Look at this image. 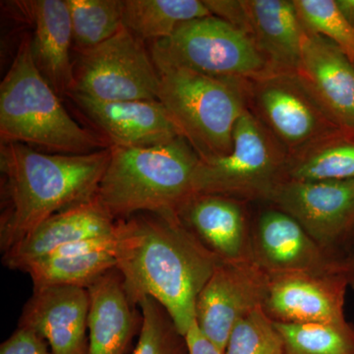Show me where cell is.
I'll return each mask as SVG.
<instances>
[{"instance_id":"cell-3","label":"cell","mask_w":354,"mask_h":354,"mask_svg":"<svg viewBox=\"0 0 354 354\" xmlns=\"http://www.w3.org/2000/svg\"><path fill=\"white\" fill-rule=\"evenodd\" d=\"M200 160L183 136L148 148L111 146L97 196L115 221L140 213L176 216L194 194Z\"/></svg>"},{"instance_id":"cell-20","label":"cell","mask_w":354,"mask_h":354,"mask_svg":"<svg viewBox=\"0 0 354 354\" xmlns=\"http://www.w3.org/2000/svg\"><path fill=\"white\" fill-rule=\"evenodd\" d=\"M87 354H125L141 329L142 315L135 310L118 269L88 286Z\"/></svg>"},{"instance_id":"cell-2","label":"cell","mask_w":354,"mask_h":354,"mask_svg":"<svg viewBox=\"0 0 354 354\" xmlns=\"http://www.w3.org/2000/svg\"><path fill=\"white\" fill-rule=\"evenodd\" d=\"M111 158V147L88 153H46L1 143L0 248L3 253L51 216L88 201Z\"/></svg>"},{"instance_id":"cell-4","label":"cell","mask_w":354,"mask_h":354,"mask_svg":"<svg viewBox=\"0 0 354 354\" xmlns=\"http://www.w3.org/2000/svg\"><path fill=\"white\" fill-rule=\"evenodd\" d=\"M0 140L55 153H88L111 147L67 113L35 64L31 37L21 41L0 84Z\"/></svg>"},{"instance_id":"cell-21","label":"cell","mask_w":354,"mask_h":354,"mask_svg":"<svg viewBox=\"0 0 354 354\" xmlns=\"http://www.w3.org/2000/svg\"><path fill=\"white\" fill-rule=\"evenodd\" d=\"M246 30L278 73H298L305 37L295 2L246 0Z\"/></svg>"},{"instance_id":"cell-24","label":"cell","mask_w":354,"mask_h":354,"mask_svg":"<svg viewBox=\"0 0 354 354\" xmlns=\"http://www.w3.org/2000/svg\"><path fill=\"white\" fill-rule=\"evenodd\" d=\"M285 180L354 181V139L339 133L290 156Z\"/></svg>"},{"instance_id":"cell-12","label":"cell","mask_w":354,"mask_h":354,"mask_svg":"<svg viewBox=\"0 0 354 354\" xmlns=\"http://www.w3.org/2000/svg\"><path fill=\"white\" fill-rule=\"evenodd\" d=\"M253 261L272 277L333 274L337 256L318 243L292 216L266 209L252 225Z\"/></svg>"},{"instance_id":"cell-18","label":"cell","mask_w":354,"mask_h":354,"mask_svg":"<svg viewBox=\"0 0 354 354\" xmlns=\"http://www.w3.org/2000/svg\"><path fill=\"white\" fill-rule=\"evenodd\" d=\"M20 4L34 27L31 48L37 68L59 97H69L74 86V64L70 57L73 39L66 0Z\"/></svg>"},{"instance_id":"cell-7","label":"cell","mask_w":354,"mask_h":354,"mask_svg":"<svg viewBox=\"0 0 354 354\" xmlns=\"http://www.w3.org/2000/svg\"><path fill=\"white\" fill-rule=\"evenodd\" d=\"M288 160L271 133L246 109L235 125L232 152L200 160L193 193L266 202L285 180Z\"/></svg>"},{"instance_id":"cell-14","label":"cell","mask_w":354,"mask_h":354,"mask_svg":"<svg viewBox=\"0 0 354 354\" xmlns=\"http://www.w3.org/2000/svg\"><path fill=\"white\" fill-rule=\"evenodd\" d=\"M88 309L87 288L68 286L34 288L18 327L41 335L53 354H87Z\"/></svg>"},{"instance_id":"cell-31","label":"cell","mask_w":354,"mask_h":354,"mask_svg":"<svg viewBox=\"0 0 354 354\" xmlns=\"http://www.w3.org/2000/svg\"><path fill=\"white\" fill-rule=\"evenodd\" d=\"M189 354H225L203 334L196 321L192 323L185 335Z\"/></svg>"},{"instance_id":"cell-9","label":"cell","mask_w":354,"mask_h":354,"mask_svg":"<svg viewBox=\"0 0 354 354\" xmlns=\"http://www.w3.org/2000/svg\"><path fill=\"white\" fill-rule=\"evenodd\" d=\"M253 82L261 116L290 156L344 130L298 74L274 73Z\"/></svg>"},{"instance_id":"cell-32","label":"cell","mask_w":354,"mask_h":354,"mask_svg":"<svg viewBox=\"0 0 354 354\" xmlns=\"http://www.w3.org/2000/svg\"><path fill=\"white\" fill-rule=\"evenodd\" d=\"M333 274L341 277L348 286L354 288V251L335 260Z\"/></svg>"},{"instance_id":"cell-27","label":"cell","mask_w":354,"mask_h":354,"mask_svg":"<svg viewBox=\"0 0 354 354\" xmlns=\"http://www.w3.org/2000/svg\"><path fill=\"white\" fill-rule=\"evenodd\" d=\"M138 306L142 325L138 344L132 354H189L185 337L157 300L145 297Z\"/></svg>"},{"instance_id":"cell-22","label":"cell","mask_w":354,"mask_h":354,"mask_svg":"<svg viewBox=\"0 0 354 354\" xmlns=\"http://www.w3.org/2000/svg\"><path fill=\"white\" fill-rule=\"evenodd\" d=\"M114 234L68 244L32 261L23 270L34 288L68 286L88 288L106 272L116 269Z\"/></svg>"},{"instance_id":"cell-19","label":"cell","mask_w":354,"mask_h":354,"mask_svg":"<svg viewBox=\"0 0 354 354\" xmlns=\"http://www.w3.org/2000/svg\"><path fill=\"white\" fill-rule=\"evenodd\" d=\"M297 74L342 129L354 133V65L346 55L306 29Z\"/></svg>"},{"instance_id":"cell-16","label":"cell","mask_w":354,"mask_h":354,"mask_svg":"<svg viewBox=\"0 0 354 354\" xmlns=\"http://www.w3.org/2000/svg\"><path fill=\"white\" fill-rule=\"evenodd\" d=\"M69 97L111 146L148 148L183 136L158 100L101 102L77 94Z\"/></svg>"},{"instance_id":"cell-33","label":"cell","mask_w":354,"mask_h":354,"mask_svg":"<svg viewBox=\"0 0 354 354\" xmlns=\"http://www.w3.org/2000/svg\"><path fill=\"white\" fill-rule=\"evenodd\" d=\"M342 15L354 28V0H335Z\"/></svg>"},{"instance_id":"cell-34","label":"cell","mask_w":354,"mask_h":354,"mask_svg":"<svg viewBox=\"0 0 354 354\" xmlns=\"http://www.w3.org/2000/svg\"><path fill=\"white\" fill-rule=\"evenodd\" d=\"M351 239H353V241H354V230H353V235H351Z\"/></svg>"},{"instance_id":"cell-26","label":"cell","mask_w":354,"mask_h":354,"mask_svg":"<svg viewBox=\"0 0 354 354\" xmlns=\"http://www.w3.org/2000/svg\"><path fill=\"white\" fill-rule=\"evenodd\" d=\"M274 325L283 337L286 354H354V327L348 321Z\"/></svg>"},{"instance_id":"cell-8","label":"cell","mask_w":354,"mask_h":354,"mask_svg":"<svg viewBox=\"0 0 354 354\" xmlns=\"http://www.w3.org/2000/svg\"><path fill=\"white\" fill-rule=\"evenodd\" d=\"M143 39L122 27L74 64L72 94L95 101L158 100L160 76Z\"/></svg>"},{"instance_id":"cell-5","label":"cell","mask_w":354,"mask_h":354,"mask_svg":"<svg viewBox=\"0 0 354 354\" xmlns=\"http://www.w3.org/2000/svg\"><path fill=\"white\" fill-rule=\"evenodd\" d=\"M158 73V100L200 158L232 152L235 125L247 109L241 82L181 68Z\"/></svg>"},{"instance_id":"cell-1","label":"cell","mask_w":354,"mask_h":354,"mask_svg":"<svg viewBox=\"0 0 354 354\" xmlns=\"http://www.w3.org/2000/svg\"><path fill=\"white\" fill-rule=\"evenodd\" d=\"M113 250L131 304L157 300L185 337L198 295L221 261L176 216L152 213L116 221Z\"/></svg>"},{"instance_id":"cell-15","label":"cell","mask_w":354,"mask_h":354,"mask_svg":"<svg viewBox=\"0 0 354 354\" xmlns=\"http://www.w3.org/2000/svg\"><path fill=\"white\" fill-rule=\"evenodd\" d=\"M176 216L221 262L253 261L252 225L239 200L193 194Z\"/></svg>"},{"instance_id":"cell-29","label":"cell","mask_w":354,"mask_h":354,"mask_svg":"<svg viewBox=\"0 0 354 354\" xmlns=\"http://www.w3.org/2000/svg\"><path fill=\"white\" fill-rule=\"evenodd\" d=\"M225 354H286L285 342L260 307L235 324Z\"/></svg>"},{"instance_id":"cell-25","label":"cell","mask_w":354,"mask_h":354,"mask_svg":"<svg viewBox=\"0 0 354 354\" xmlns=\"http://www.w3.org/2000/svg\"><path fill=\"white\" fill-rule=\"evenodd\" d=\"M73 50L80 53L108 41L123 27V0H66Z\"/></svg>"},{"instance_id":"cell-23","label":"cell","mask_w":354,"mask_h":354,"mask_svg":"<svg viewBox=\"0 0 354 354\" xmlns=\"http://www.w3.org/2000/svg\"><path fill=\"white\" fill-rule=\"evenodd\" d=\"M209 16L200 0H123V27L152 43L169 38L184 23Z\"/></svg>"},{"instance_id":"cell-11","label":"cell","mask_w":354,"mask_h":354,"mask_svg":"<svg viewBox=\"0 0 354 354\" xmlns=\"http://www.w3.org/2000/svg\"><path fill=\"white\" fill-rule=\"evenodd\" d=\"M270 281L269 274L254 261L216 266L198 295L195 321L223 353L235 324L263 307Z\"/></svg>"},{"instance_id":"cell-13","label":"cell","mask_w":354,"mask_h":354,"mask_svg":"<svg viewBox=\"0 0 354 354\" xmlns=\"http://www.w3.org/2000/svg\"><path fill=\"white\" fill-rule=\"evenodd\" d=\"M348 286L335 274L272 277L263 310L276 323L344 322Z\"/></svg>"},{"instance_id":"cell-28","label":"cell","mask_w":354,"mask_h":354,"mask_svg":"<svg viewBox=\"0 0 354 354\" xmlns=\"http://www.w3.org/2000/svg\"><path fill=\"white\" fill-rule=\"evenodd\" d=\"M304 27L329 39L354 65V28L335 0H293Z\"/></svg>"},{"instance_id":"cell-30","label":"cell","mask_w":354,"mask_h":354,"mask_svg":"<svg viewBox=\"0 0 354 354\" xmlns=\"http://www.w3.org/2000/svg\"><path fill=\"white\" fill-rule=\"evenodd\" d=\"M41 335L25 328L18 327L0 346V354H53Z\"/></svg>"},{"instance_id":"cell-17","label":"cell","mask_w":354,"mask_h":354,"mask_svg":"<svg viewBox=\"0 0 354 354\" xmlns=\"http://www.w3.org/2000/svg\"><path fill=\"white\" fill-rule=\"evenodd\" d=\"M116 221L95 196L65 209L35 228L22 241L3 253V265L21 270L68 244L109 236Z\"/></svg>"},{"instance_id":"cell-10","label":"cell","mask_w":354,"mask_h":354,"mask_svg":"<svg viewBox=\"0 0 354 354\" xmlns=\"http://www.w3.org/2000/svg\"><path fill=\"white\" fill-rule=\"evenodd\" d=\"M285 212L328 252L348 241L354 230V181L283 180L267 201Z\"/></svg>"},{"instance_id":"cell-6","label":"cell","mask_w":354,"mask_h":354,"mask_svg":"<svg viewBox=\"0 0 354 354\" xmlns=\"http://www.w3.org/2000/svg\"><path fill=\"white\" fill-rule=\"evenodd\" d=\"M150 53L158 71L181 68L239 82L278 73L249 32L216 16L184 23L153 41Z\"/></svg>"}]
</instances>
